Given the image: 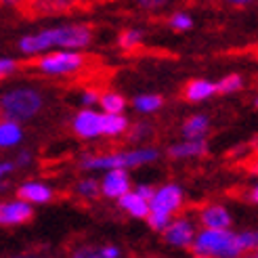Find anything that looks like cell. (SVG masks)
I'll use <instances>...</instances> for the list:
<instances>
[{
  "instance_id": "6da1fadb",
  "label": "cell",
  "mask_w": 258,
  "mask_h": 258,
  "mask_svg": "<svg viewBox=\"0 0 258 258\" xmlns=\"http://www.w3.org/2000/svg\"><path fill=\"white\" fill-rule=\"evenodd\" d=\"M93 42V28L90 25H63V28H50L38 34L23 36L19 40V50L23 55H38L48 48H84Z\"/></svg>"
},
{
  "instance_id": "7a4b0ae2",
  "label": "cell",
  "mask_w": 258,
  "mask_h": 258,
  "mask_svg": "<svg viewBox=\"0 0 258 258\" xmlns=\"http://www.w3.org/2000/svg\"><path fill=\"white\" fill-rule=\"evenodd\" d=\"M191 250L196 258H237L243 254L237 233L229 229H204L193 239Z\"/></svg>"
},
{
  "instance_id": "3957f363",
  "label": "cell",
  "mask_w": 258,
  "mask_h": 258,
  "mask_svg": "<svg viewBox=\"0 0 258 258\" xmlns=\"http://www.w3.org/2000/svg\"><path fill=\"white\" fill-rule=\"evenodd\" d=\"M93 0H25L17 9L23 19H42V17H57V15H74L84 13L93 7Z\"/></svg>"
},
{
  "instance_id": "277c9868",
  "label": "cell",
  "mask_w": 258,
  "mask_h": 258,
  "mask_svg": "<svg viewBox=\"0 0 258 258\" xmlns=\"http://www.w3.org/2000/svg\"><path fill=\"white\" fill-rule=\"evenodd\" d=\"M86 57L82 53H76V50L68 48V50H55L50 55H42V57H34L30 61H25L23 66L28 70H38L46 76H68L74 74L86 66Z\"/></svg>"
},
{
  "instance_id": "5b68a950",
  "label": "cell",
  "mask_w": 258,
  "mask_h": 258,
  "mask_svg": "<svg viewBox=\"0 0 258 258\" xmlns=\"http://www.w3.org/2000/svg\"><path fill=\"white\" fill-rule=\"evenodd\" d=\"M42 95L34 88H19L11 90V93L3 95L0 99V107L7 113L9 120H30L42 109Z\"/></svg>"
},
{
  "instance_id": "8992f818",
  "label": "cell",
  "mask_w": 258,
  "mask_h": 258,
  "mask_svg": "<svg viewBox=\"0 0 258 258\" xmlns=\"http://www.w3.org/2000/svg\"><path fill=\"white\" fill-rule=\"evenodd\" d=\"M153 160H158L156 149H135V151H115L109 156H97V158H86L82 162V168L86 170H99V168H131V166H143Z\"/></svg>"
},
{
  "instance_id": "52a82bcc",
  "label": "cell",
  "mask_w": 258,
  "mask_h": 258,
  "mask_svg": "<svg viewBox=\"0 0 258 258\" xmlns=\"http://www.w3.org/2000/svg\"><path fill=\"white\" fill-rule=\"evenodd\" d=\"M149 208L172 216L174 212H178L183 208V191L178 185H164L162 189H158L153 193V198L149 202Z\"/></svg>"
},
{
  "instance_id": "ba28073f",
  "label": "cell",
  "mask_w": 258,
  "mask_h": 258,
  "mask_svg": "<svg viewBox=\"0 0 258 258\" xmlns=\"http://www.w3.org/2000/svg\"><path fill=\"white\" fill-rule=\"evenodd\" d=\"M164 239L176 248H191L193 239H196V229L187 218H176L164 229Z\"/></svg>"
},
{
  "instance_id": "9c48e42d",
  "label": "cell",
  "mask_w": 258,
  "mask_h": 258,
  "mask_svg": "<svg viewBox=\"0 0 258 258\" xmlns=\"http://www.w3.org/2000/svg\"><path fill=\"white\" fill-rule=\"evenodd\" d=\"M34 218V210L28 202H0V225H23Z\"/></svg>"
},
{
  "instance_id": "30bf717a",
  "label": "cell",
  "mask_w": 258,
  "mask_h": 258,
  "mask_svg": "<svg viewBox=\"0 0 258 258\" xmlns=\"http://www.w3.org/2000/svg\"><path fill=\"white\" fill-rule=\"evenodd\" d=\"M128 191H131V178L124 172V168H111L101 183V193L111 200H120Z\"/></svg>"
},
{
  "instance_id": "8fae6325",
  "label": "cell",
  "mask_w": 258,
  "mask_h": 258,
  "mask_svg": "<svg viewBox=\"0 0 258 258\" xmlns=\"http://www.w3.org/2000/svg\"><path fill=\"white\" fill-rule=\"evenodd\" d=\"M74 133L80 139H95L101 135V115L93 109H82L74 118Z\"/></svg>"
},
{
  "instance_id": "7c38bea8",
  "label": "cell",
  "mask_w": 258,
  "mask_h": 258,
  "mask_svg": "<svg viewBox=\"0 0 258 258\" xmlns=\"http://www.w3.org/2000/svg\"><path fill=\"white\" fill-rule=\"evenodd\" d=\"M200 223L206 229H229L231 225V214L227 208L218 204H210L200 210Z\"/></svg>"
},
{
  "instance_id": "4fadbf2b",
  "label": "cell",
  "mask_w": 258,
  "mask_h": 258,
  "mask_svg": "<svg viewBox=\"0 0 258 258\" xmlns=\"http://www.w3.org/2000/svg\"><path fill=\"white\" fill-rule=\"evenodd\" d=\"M208 145L204 139H187L185 143H176L168 149V156L174 160H183V158H200L206 156Z\"/></svg>"
},
{
  "instance_id": "5bb4252c",
  "label": "cell",
  "mask_w": 258,
  "mask_h": 258,
  "mask_svg": "<svg viewBox=\"0 0 258 258\" xmlns=\"http://www.w3.org/2000/svg\"><path fill=\"white\" fill-rule=\"evenodd\" d=\"M17 196L28 204H46L53 200V189L42 183H25L17 189Z\"/></svg>"
},
{
  "instance_id": "9a60e30c",
  "label": "cell",
  "mask_w": 258,
  "mask_h": 258,
  "mask_svg": "<svg viewBox=\"0 0 258 258\" xmlns=\"http://www.w3.org/2000/svg\"><path fill=\"white\" fill-rule=\"evenodd\" d=\"M120 206L122 208L131 214V216H135V218H147V214H149V202L145 200V198H141L137 191H128V193H124V196L120 198Z\"/></svg>"
},
{
  "instance_id": "2e32d148",
  "label": "cell",
  "mask_w": 258,
  "mask_h": 258,
  "mask_svg": "<svg viewBox=\"0 0 258 258\" xmlns=\"http://www.w3.org/2000/svg\"><path fill=\"white\" fill-rule=\"evenodd\" d=\"M216 93V84L208 82V80H191L187 82L185 90H183V97L191 103H198V101H204Z\"/></svg>"
},
{
  "instance_id": "e0dca14e",
  "label": "cell",
  "mask_w": 258,
  "mask_h": 258,
  "mask_svg": "<svg viewBox=\"0 0 258 258\" xmlns=\"http://www.w3.org/2000/svg\"><path fill=\"white\" fill-rule=\"evenodd\" d=\"M128 131V120L122 113H103L101 115V135L107 137H118Z\"/></svg>"
},
{
  "instance_id": "ac0fdd59",
  "label": "cell",
  "mask_w": 258,
  "mask_h": 258,
  "mask_svg": "<svg viewBox=\"0 0 258 258\" xmlns=\"http://www.w3.org/2000/svg\"><path fill=\"white\" fill-rule=\"evenodd\" d=\"M21 141V126L17 120H5L0 124V147H13Z\"/></svg>"
},
{
  "instance_id": "d6986e66",
  "label": "cell",
  "mask_w": 258,
  "mask_h": 258,
  "mask_svg": "<svg viewBox=\"0 0 258 258\" xmlns=\"http://www.w3.org/2000/svg\"><path fill=\"white\" fill-rule=\"evenodd\" d=\"M206 133H208V118L206 115H193L183 124L185 139H204Z\"/></svg>"
},
{
  "instance_id": "ffe728a7",
  "label": "cell",
  "mask_w": 258,
  "mask_h": 258,
  "mask_svg": "<svg viewBox=\"0 0 258 258\" xmlns=\"http://www.w3.org/2000/svg\"><path fill=\"white\" fill-rule=\"evenodd\" d=\"M99 103L107 113H122L126 107V99L118 93H103L99 97Z\"/></svg>"
},
{
  "instance_id": "44dd1931",
  "label": "cell",
  "mask_w": 258,
  "mask_h": 258,
  "mask_svg": "<svg viewBox=\"0 0 258 258\" xmlns=\"http://www.w3.org/2000/svg\"><path fill=\"white\" fill-rule=\"evenodd\" d=\"M141 42H143V34L139 30H124L118 38V44L124 53H135V50L141 46Z\"/></svg>"
},
{
  "instance_id": "7402d4cb",
  "label": "cell",
  "mask_w": 258,
  "mask_h": 258,
  "mask_svg": "<svg viewBox=\"0 0 258 258\" xmlns=\"http://www.w3.org/2000/svg\"><path fill=\"white\" fill-rule=\"evenodd\" d=\"M164 105V99L160 95H141L135 99V107L141 113H151V111H158Z\"/></svg>"
},
{
  "instance_id": "603a6c76",
  "label": "cell",
  "mask_w": 258,
  "mask_h": 258,
  "mask_svg": "<svg viewBox=\"0 0 258 258\" xmlns=\"http://www.w3.org/2000/svg\"><path fill=\"white\" fill-rule=\"evenodd\" d=\"M76 191H78L84 200H97L101 196V185L97 183L95 178H84V180L78 183Z\"/></svg>"
},
{
  "instance_id": "cb8c5ba5",
  "label": "cell",
  "mask_w": 258,
  "mask_h": 258,
  "mask_svg": "<svg viewBox=\"0 0 258 258\" xmlns=\"http://www.w3.org/2000/svg\"><path fill=\"white\" fill-rule=\"evenodd\" d=\"M241 84H243L241 76L231 74V76H227V78H223L221 82L216 84V93H223V95H227V93H235V90L241 88Z\"/></svg>"
},
{
  "instance_id": "d4e9b609",
  "label": "cell",
  "mask_w": 258,
  "mask_h": 258,
  "mask_svg": "<svg viewBox=\"0 0 258 258\" xmlns=\"http://www.w3.org/2000/svg\"><path fill=\"white\" fill-rule=\"evenodd\" d=\"M239 246L243 254H252L258 248V233L256 231H243V233H237Z\"/></svg>"
},
{
  "instance_id": "484cf974",
  "label": "cell",
  "mask_w": 258,
  "mask_h": 258,
  "mask_svg": "<svg viewBox=\"0 0 258 258\" xmlns=\"http://www.w3.org/2000/svg\"><path fill=\"white\" fill-rule=\"evenodd\" d=\"M135 5L141 11H147V13H160L164 9H168L172 5V0H135Z\"/></svg>"
},
{
  "instance_id": "4316f807",
  "label": "cell",
  "mask_w": 258,
  "mask_h": 258,
  "mask_svg": "<svg viewBox=\"0 0 258 258\" xmlns=\"http://www.w3.org/2000/svg\"><path fill=\"white\" fill-rule=\"evenodd\" d=\"M168 23H170V28L176 30V32H185V30L193 28V19L189 15H185V13H174V15H170Z\"/></svg>"
},
{
  "instance_id": "83f0119b",
  "label": "cell",
  "mask_w": 258,
  "mask_h": 258,
  "mask_svg": "<svg viewBox=\"0 0 258 258\" xmlns=\"http://www.w3.org/2000/svg\"><path fill=\"white\" fill-rule=\"evenodd\" d=\"M147 223H149L151 229L164 231L166 227H168V223H170V216H168V214H162V212H156V210H149V214H147Z\"/></svg>"
},
{
  "instance_id": "f1b7e54d",
  "label": "cell",
  "mask_w": 258,
  "mask_h": 258,
  "mask_svg": "<svg viewBox=\"0 0 258 258\" xmlns=\"http://www.w3.org/2000/svg\"><path fill=\"white\" fill-rule=\"evenodd\" d=\"M19 70V63L15 59H0V80L9 78Z\"/></svg>"
},
{
  "instance_id": "f546056e",
  "label": "cell",
  "mask_w": 258,
  "mask_h": 258,
  "mask_svg": "<svg viewBox=\"0 0 258 258\" xmlns=\"http://www.w3.org/2000/svg\"><path fill=\"white\" fill-rule=\"evenodd\" d=\"M72 258H105L103 252L99 248H93V246H82L76 252H72Z\"/></svg>"
},
{
  "instance_id": "4dcf8cb0",
  "label": "cell",
  "mask_w": 258,
  "mask_h": 258,
  "mask_svg": "<svg viewBox=\"0 0 258 258\" xmlns=\"http://www.w3.org/2000/svg\"><path fill=\"white\" fill-rule=\"evenodd\" d=\"M149 133H151V131H149V126H145V124H137L133 131H131V135H128V139H131V141H141V139H145Z\"/></svg>"
},
{
  "instance_id": "1f68e13d",
  "label": "cell",
  "mask_w": 258,
  "mask_h": 258,
  "mask_svg": "<svg viewBox=\"0 0 258 258\" xmlns=\"http://www.w3.org/2000/svg\"><path fill=\"white\" fill-rule=\"evenodd\" d=\"M99 97H101V93H97L95 88H88L82 95V103L84 105H95V103H99Z\"/></svg>"
},
{
  "instance_id": "d6a6232c",
  "label": "cell",
  "mask_w": 258,
  "mask_h": 258,
  "mask_svg": "<svg viewBox=\"0 0 258 258\" xmlns=\"http://www.w3.org/2000/svg\"><path fill=\"white\" fill-rule=\"evenodd\" d=\"M137 193H139L141 198H145L147 202H151V198H153V193H156V189L149 187V185H139V187H137Z\"/></svg>"
},
{
  "instance_id": "836d02e7",
  "label": "cell",
  "mask_w": 258,
  "mask_h": 258,
  "mask_svg": "<svg viewBox=\"0 0 258 258\" xmlns=\"http://www.w3.org/2000/svg\"><path fill=\"white\" fill-rule=\"evenodd\" d=\"M101 252H103V256H105V258H118V256H120V250H118V248H113V246L101 248Z\"/></svg>"
},
{
  "instance_id": "e575fe53",
  "label": "cell",
  "mask_w": 258,
  "mask_h": 258,
  "mask_svg": "<svg viewBox=\"0 0 258 258\" xmlns=\"http://www.w3.org/2000/svg\"><path fill=\"white\" fill-rule=\"evenodd\" d=\"M23 3H25V0H0V5H3V7H13L15 11H17Z\"/></svg>"
},
{
  "instance_id": "d590c367",
  "label": "cell",
  "mask_w": 258,
  "mask_h": 258,
  "mask_svg": "<svg viewBox=\"0 0 258 258\" xmlns=\"http://www.w3.org/2000/svg\"><path fill=\"white\" fill-rule=\"evenodd\" d=\"M13 168H15V164H13V162H0V176H5Z\"/></svg>"
},
{
  "instance_id": "8d00e7d4",
  "label": "cell",
  "mask_w": 258,
  "mask_h": 258,
  "mask_svg": "<svg viewBox=\"0 0 258 258\" xmlns=\"http://www.w3.org/2000/svg\"><path fill=\"white\" fill-rule=\"evenodd\" d=\"M30 162H32V156H30V153H28V151H23V153H21V156L17 158V166H28Z\"/></svg>"
},
{
  "instance_id": "74e56055",
  "label": "cell",
  "mask_w": 258,
  "mask_h": 258,
  "mask_svg": "<svg viewBox=\"0 0 258 258\" xmlns=\"http://www.w3.org/2000/svg\"><path fill=\"white\" fill-rule=\"evenodd\" d=\"M223 3H227L231 7H246V5H252L254 0H223Z\"/></svg>"
},
{
  "instance_id": "f35d334b",
  "label": "cell",
  "mask_w": 258,
  "mask_h": 258,
  "mask_svg": "<svg viewBox=\"0 0 258 258\" xmlns=\"http://www.w3.org/2000/svg\"><path fill=\"white\" fill-rule=\"evenodd\" d=\"M250 200H252L254 204H258V185H256V187L250 191Z\"/></svg>"
},
{
  "instance_id": "ab89813d",
  "label": "cell",
  "mask_w": 258,
  "mask_h": 258,
  "mask_svg": "<svg viewBox=\"0 0 258 258\" xmlns=\"http://www.w3.org/2000/svg\"><path fill=\"white\" fill-rule=\"evenodd\" d=\"M7 187H9V185H7V183H5V180H0V191H5V189H7Z\"/></svg>"
},
{
  "instance_id": "60d3db41",
  "label": "cell",
  "mask_w": 258,
  "mask_h": 258,
  "mask_svg": "<svg viewBox=\"0 0 258 258\" xmlns=\"http://www.w3.org/2000/svg\"><path fill=\"white\" fill-rule=\"evenodd\" d=\"M252 258H258V248H256V250L252 252Z\"/></svg>"
},
{
  "instance_id": "b9f144b4",
  "label": "cell",
  "mask_w": 258,
  "mask_h": 258,
  "mask_svg": "<svg viewBox=\"0 0 258 258\" xmlns=\"http://www.w3.org/2000/svg\"><path fill=\"white\" fill-rule=\"evenodd\" d=\"M187 3H198V0H187Z\"/></svg>"
},
{
  "instance_id": "7bdbcfd3",
  "label": "cell",
  "mask_w": 258,
  "mask_h": 258,
  "mask_svg": "<svg viewBox=\"0 0 258 258\" xmlns=\"http://www.w3.org/2000/svg\"><path fill=\"white\" fill-rule=\"evenodd\" d=\"M254 105H256V107H258V99H256V101H254Z\"/></svg>"
},
{
  "instance_id": "ee69618b",
  "label": "cell",
  "mask_w": 258,
  "mask_h": 258,
  "mask_svg": "<svg viewBox=\"0 0 258 258\" xmlns=\"http://www.w3.org/2000/svg\"><path fill=\"white\" fill-rule=\"evenodd\" d=\"M93 3H101V0H93Z\"/></svg>"
}]
</instances>
